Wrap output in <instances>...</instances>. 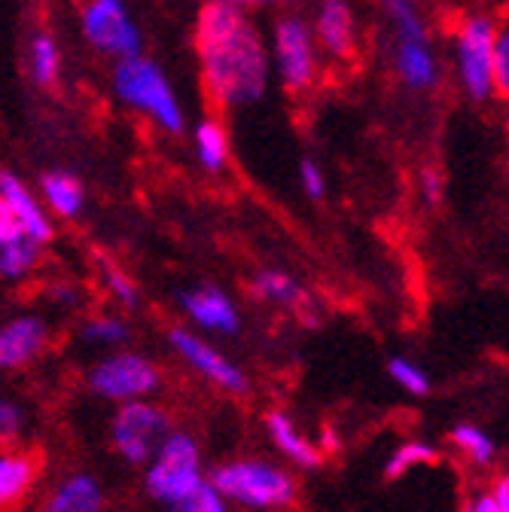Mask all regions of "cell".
Wrapping results in <instances>:
<instances>
[{
    "instance_id": "cb8c5ba5",
    "label": "cell",
    "mask_w": 509,
    "mask_h": 512,
    "mask_svg": "<svg viewBox=\"0 0 509 512\" xmlns=\"http://www.w3.org/2000/svg\"><path fill=\"white\" fill-rule=\"evenodd\" d=\"M439 464V448L427 439H406L400 442L385 461V479H403L415 467H433Z\"/></svg>"
},
{
    "instance_id": "7402d4cb",
    "label": "cell",
    "mask_w": 509,
    "mask_h": 512,
    "mask_svg": "<svg viewBox=\"0 0 509 512\" xmlns=\"http://www.w3.org/2000/svg\"><path fill=\"white\" fill-rule=\"evenodd\" d=\"M449 442L458 448V455L476 470H488L497 464V439L473 421L455 424L449 430Z\"/></svg>"
},
{
    "instance_id": "603a6c76",
    "label": "cell",
    "mask_w": 509,
    "mask_h": 512,
    "mask_svg": "<svg viewBox=\"0 0 509 512\" xmlns=\"http://www.w3.org/2000/svg\"><path fill=\"white\" fill-rule=\"evenodd\" d=\"M40 253H43V247L34 244V241L25 238V235L7 241L4 247H0V281H7V284L25 281L31 272H37V266H40Z\"/></svg>"
},
{
    "instance_id": "8992f818",
    "label": "cell",
    "mask_w": 509,
    "mask_h": 512,
    "mask_svg": "<svg viewBox=\"0 0 509 512\" xmlns=\"http://www.w3.org/2000/svg\"><path fill=\"white\" fill-rule=\"evenodd\" d=\"M86 384L95 397L110 403H138L159 394L162 369L138 351H113L89 369Z\"/></svg>"
},
{
    "instance_id": "836d02e7",
    "label": "cell",
    "mask_w": 509,
    "mask_h": 512,
    "mask_svg": "<svg viewBox=\"0 0 509 512\" xmlns=\"http://www.w3.org/2000/svg\"><path fill=\"white\" fill-rule=\"evenodd\" d=\"M49 299H52L58 308L71 311V308H77V305L83 302V293H80V287H77V284L58 281V284H52V287H49Z\"/></svg>"
},
{
    "instance_id": "9a60e30c",
    "label": "cell",
    "mask_w": 509,
    "mask_h": 512,
    "mask_svg": "<svg viewBox=\"0 0 509 512\" xmlns=\"http://www.w3.org/2000/svg\"><path fill=\"white\" fill-rule=\"evenodd\" d=\"M311 37L327 55L345 61L357 49V13L351 7V0H324L317 7Z\"/></svg>"
},
{
    "instance_id": "6da1fadb",
    "label": "cell",
    "mask_w": 509,
    "mask_h": 512,
    "mask_svg": "<svg viewBox=\"0 0 509 512\" xmlns=\"http://www.w3.org/2000/svg\"><path fill=\"white\" fill-rule=\"evenodd\" d=\"M193 46L205 95L214 107H250L269 92V46L244 10L226 4H202L193 28Z\"/></svg>"
},
{
    "instance_id": "f546056e",
    "label": "cell",
    "mask_w": 509,
    "mask_h": 512,
    "mask_svg": "<svg viewBox=\"0 0 509 512\" xmlns=\"http://www.w3.org/2000/svg\"><path fill=\"white\" fill-rule=\"evenodd\" d=\"M464 512H509V479L506 476H497L488 488L476 491Z\"/></svg>"
},
{
    "instance_id": "d4e9b609",
    "label": "cell",
    "mask_w": 509,
    "mask_h": 512,
    "mask_svg": "<svg viewBox=\"0 0 509 512\" xmlns=\"http://www.w3.org/2000/svg\"><path fill=\"white\" fill-rule=\"evenodd\" d=\"M28 71L37 86H55L61 77V46L49 34H37L28 46Z\"/></svg>"
},
{
    "instance_id": "d6986e66",
    "label": "cell",
    "mask_w": 509,
    "mask_h": 512,
    "mask_svg": "<svg viewBox=\"0 0 509 512\" xmlns=\"http://www.w3.org/2000/svg\"><path fill=\"white\" fill-rule=\"evenodd\" d=\"M266 433H269V439L275 442L278 452H281L290 464H296L299 470H317V467H324L327 452H324L321 445H314V442L302 433V427H299L287 412L272 409V412L266 415Z\"/></svg>"
},
{
    "instance_id": "4fadbf2b",
    "label": "cell",
    "mask_w": 509,
    "mask_h": 512,
    "mask_svg": "<svg viewBox=\"0 0 509 512\" xmlns=\"http://www.w3.org/2000/svg\"><path fill=\"white\" fill-rule=\"evenodd\" d=\"M180 311L199 333L235 336L241 330V311L235 299L226 290L211 287V284L180 293Z\"/></svg>"
},
{
    "instance_id": "277c9868",
    "label": "cell",
    "mask_w": 509,
    "mask_h": 512,
    "mask_svg": "<svg viewBox=\"0 0 509 512\" xmlns=\"http://www.w3.org/2000/svg\"><path fill=\"white\" fill-rule=\"evenodd\" d=\"M205 482L202 445L193 433L171 430L165 442L156 448V455L144 467V488L153 500L171 506L193 494Z\"/></svg>"
},
{
    "instance_id": "9c48e42d",
    "label": "cell",
    "mask_w": 509,
    "mask_h": 512,
    "mask_svg": "<svg viewBox=\"0 0 509 512\" xmlns=\"http://www.w3.org/2000/svg\"><path fill=\"white\" fill-rule=\"evenodd\" d=\"M269 58L284 89L305 92L317 80V43L302 16H284L272 31Z\"/></svg>"
},
{
    "instance_id": "2e32d148",
    "label": "cell",
    "mask_w": 509,
    "mask_h": 512,
    "mask_svg": "<svg viewBox=\"0 0 509 512\" xmlns=\"http://www.w3.org/2000/svg\"><path fill=\"white\" fill-rule=\"evenodd\" d=\"M250 293L257 296L260 302H266V305L293 311L302 320V324L317 327V305H314V299L287 272H281V269H257V272H253V278H250Z\"/></svg>"
},
{
    "instance_id": "3957f363",
    "label": "cell",
    "mask_w": 509,
    "mask_h": 512,
    "mask_svg": "<svg viewBox=\"0 0 509 512\" xmlns=\"http://www.w3.org/2000/svg\"><path fill=\"white\" fill-rule=\"evenodd\" d=\"M113 92L116 98L132 107L135 113L147 116L156 128L168 135H180L186 116H183V104L171 86V80L165 77V71L147 55H132L116 61L113 71Z\"/></svg>"
},
{
    "instance_id": "e575fe53",
    "label": "cell",
    "mask_w": 509,
    "mask_h": 512,
    "mask_svg": "<svg viewBox=\"0 0 509 512\" xmlns=\"http://www.w3.org/2000/svg\"><path fill=\"white\" fill-rule=\"evenodd\" d=\"M421 192H424V199L430 205H436L442 199V192H445V177L436 168H424L421 171Z\"/></svg>"
},
{
    "instance_id": "4dcf8cb0",
    "label": "cell",
    "mask_w": 509,
    "mask_h": 512,
    "mask_svg": "<svg viewBox=\"0 0 509 512\" xmlns=\"http://www.w3.org/2000/svg\"><path fill=\"white\" fill-rule=\"evenodd\" d=\"M168 512H229V503L208 485V479L193 491V494H186L183 500L171 503Z\"/></svg>"
},
{
    "instance_id": "d590c367",
    "label": "cell",
    "mask_w": 509,
    "mask_h": 512,
    "mask_svg": "<svg viewBox=\"0 0 509 512\" xmlns=\"http://www.w3.org/2000/svg\"><path fill=\"white\" fill-rule=\"evenodd\" d=\"M19 235H22V232H19V223L13 220L7 202L0 199V247H4L7 241H13V238H19Z\"/></svg>"
},
{
    "instance_id": "52a82bcc",
    "label": "cell",
    "mask_w": 509,
    "mask_h": 512,
    "mask_svg": "<svg viewBox=\"0 0 509 512\" xmlns=\"http://www.w3.org/2000/svg\"><path fill=\"white\" fill-rule=\"evenodd\" d=\"M171 430H174L171 415L159 403L153 400L122 403L110 421V442L125 464L147 467Z\"/></svg>"
},
{
    "instance_id": "8d00e7d4",
    "label": "cell",
    "mask_w": 509,
    "mask_h": 512,
    "mask_svg": "<svg viewBox=\"0 0 509 512\" xmlns=\"http://www.w3.org/2000/svg\"><path fill=\"white\" fill-rule=\"evenodd\" d=\"M202 4H226L235 10H247V7H287L293 0H202Z\"/></svg>"
},
{
    "instance_id": "ac0fdd59",
    "label": "cell",
    "mask_w": 509,
    "mask_h": 512,
    "mask_svg": "<svg viewBox=\"0 0 509 512\" xmlns=\"http://www.w3.org/2000/svg\"><path fill=\"white\" fill-rule=\"evenodd\" d=\"M40 479V458L28 448H0V512L25 503Z\"/></svg>"
},
{
    "instance_id": "ba28073f",
    "label": "cell",
    "mask_w": 509,
    "mask_h": 512,
    "mask_svg": "<svg viewBox=\"0 0 509 512\" xmlns=\"http://www.w3.org/2000/svg\"><path fill=\"white\" fill-rule=\"evenodd\" d=\"M497 22L488 16H470L461 22L455 37V61L464 92L473 101H488L497 95L494 89V40Z\"/></svg>"
},
{
    "instance_id": "7c38bea8",
    "label": "cell",
    "mask_w": 509,
    "mask_h": 512,
    "mask_svg": "<svg viewBox=\"0 0 509 512\" xmlns=\"http://www.w3.org/2000/svg\"><path fill=\"white\" fill-rule=\"evenodd\" d=\"M52 330L40 314H16L0 324V372L25 369L46 354Z\"/></svg>"
},
{
    "instance_id": "30bf717a",
    "label": "cell",
    "mask_w": 509,
    "mask_h": 512,
    "mask_svg": "<svg viewBox=\"0 0 509 512\" xmlns=\"http://www.w3.org/2000/svg\"><path fill=\"white\" fill-rule=\"evenodd\" d=\"M80 28L92 49L113 55L116 61L141 55L144 34L125 7V0H89L80 16Z\"/></svg>"
},
{
    "instance_id": "7a4b0ae2",
    "label": "cell",
    "mask_w": 509,
    "mask_h": 512,
    "mask_svg": "<svg viewBox=\"0 0 509 512\" xmlns=\"http://www.w3.org/2000/svg\"><path fill=\"white\" fill-rule=\"evenodd\" d=\"M208 485L232 506L253 512H287L299 500L293 473L263 458H238L217 467Z\"/></svg>"
},
{
    "instance_id": "5b68a950",
    "label": "cell",
    "mask_w": 509,
    "mask_h": 512,
    "mask_svg": "<svg viewBox=\"0 0 509 512\" xmlns=\"http://www.w3.org/2000/svg\"><path fill=\"white\" fill-rule=\"evenodd\" d=\"M385 10L394 28V71L415 89L427 92L439 80V61L427 34V25L415 7V0H385Z\"/></svg>"
},
{
    "instance_id": "1f68e13d",
    "label": "cell",
    "mask_w": 509,
    "mask_h": 512,
    "mask_svg": "<svg viewBox=\"0 0 509 512\" xmlns=\"http://www.w3.org/2000/svg\"><path fill=\"white\" fill-rule=\"evenodd\" d=\"M299 183L305 189V196L314 199V202L327 196V174H324V168L317 165L314 159H302L299 162Z\"/></svg>"
},
{
    "instance_id": "484cf974",
    "label": "cell",
    "mask_w": 509,
    "mask_h": 512,
    "mask_svg": "<svg viewBox=\"0 0 509 512\" xmlns=\"http://www.w3.org/2000/svg\"><path fill=\"white\" fill-rule=\"evenodd\" d=\"M129 336H132L129 320L119 314H95V317H86L80 327V339L95 348H119L129 342Z\"/></svg>"
},
{
    "instance_id": "4316f807",
    "label": "cell",
    "mask_w": 509,
    "mask_h": 512,
    "mask_svg": "<svg viewBox=\"0 0 509 512\" xmlns=\"http://www.w3.org/2000/svg\"><path fill=\"white\" fill-rule=\"evenodd\" d=\"M388 375L394 378L397 388H403L409 397H427L430 394V375L421 363L409 360V357H391L388 360Z\"/></svg>"
},
{
    "instance_id": "8fae6325",
    "label": "cell",
    "mask_w": 509,
    "mask_h": 512,
    "mask_svg": "<svg viewBox=\"0 0 509 512\" xmlns=\"http://www.w3.org/2000/svg\"><path fill=\"white\" fill-rule=\"evenodd\" d=\"M171 348L177 351V357L199 372L205 381H211L214 388L226 391V394H247V375L238 363H232L223 351H217L208 339H202V333L186 330V327H174L168 333Z\"/></svg>"
},
{
    "instance_id": "d6a6232c",
    "label": "cell",
    "mask_w": 509,
    "mask_h": 512,
    "mask_svg": "<svg viewBox=\"0 0 509 512\" xmlns=\"http://www.w3.org/2000/svg\"><path fill=\"white\" fill-rule=\"evenodd\" d=\"M494 89L500 98L509 92V34L503 28L494 40Z\"/></svg>"
},
{
    "instance_id": "5bb4252c",
    "label": "cell",
    "mask_w": 509,
    "mask_h": 512,
    "mask_svg": "<svg viewBox=\"0 0 509 512\" xmlns=\"http://www.w3.org/2000/svg\"><path fill=\"white\" fill-rule=\"evenodd\" d=\"M0 199L7 202L13 220L19 223V232L25 238H31L34 244H49L55 238V226L49 220V211L43 208V202L37 199V192H31V186L16 177V174H0Z\"/></svg>"
},
{
    "instance_id": "e0dca14e",
    "label": "cell",
    "mask_w": 509,
    "mask_h": 512,
    "mask_svg": "<svg viewBox=\"0 0 509 512\" xmlns=\"http://www.w3.org/2000/svg\"><path fill=\"white\" fill-rule=\"evenodd\" d=\"M37 512H107V491L98 476L77 470L49 488Z\"/></svg>"
},
{
    "instance_id": "f1b7e54d",
    "label": "cell",
    "mask_w": 509,
    "mask_h": 512,
    "mask_svg": "<svg viewBox=\"0 0 509 512\" xmlns=\"http://www.w3.org/2000/svg\"><path fill=\"white\" fill-rule=\"evenodd\" d=\"M101 278H104V290L122 305V308H129L135 311L141 305V293H138V284L129 278V272H122L119 266L113 263H104L101 266Z\"/></svg>"
},
{
    "instance_id": "ffe728a7",
    "label": "cell",
    "mask_w": 509,
    "mask_h": 512,
    "mask_svg": "<svg viewBox=\"0 0 509 512\" xmlns=\"http://www.w3.org/2000/svg\"><path fill=\"white\" fill-rule=\"evenodd\" d=\"M46 211H52L61 220H77L86 208V189L80 177L68 171H49L40 177V196Z\"/></svg>"
},
{
    "instance_id": "83f0119b",
    "label": "cell",
    "mask_w": 509,
    "mask_h": 512,
    "mask_svg": "<svg viewBox=\"0 0 509 512\" xmlns=\"http://www.w3.org/2000/svg\"><path fill=\"white\" fill-rule=\"evenodd\" d=\"M28 433V409L10 397L0 394V448H16Z\"/></svg>"
},
{
    "instance_id": "44dd1931",
    "label": "cell",
    "mask_w": 509,
    "mask_h": 512,
    "mask_svg": "<svg viewBox=\"0 0 509 512\" xmlns=\"http://www.w3.org/2000/svg\"><path fill=\"white\" fill-rule=\"evenodd\" d=\"M193 144H196V159L208 174H220L229 165L232 156V144H229V132L226 125L217 116H205L199 119L196 132H193Z\"/></svg>"
}]
</instances>
